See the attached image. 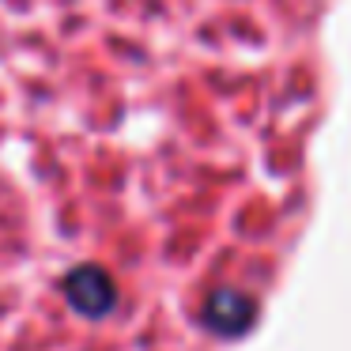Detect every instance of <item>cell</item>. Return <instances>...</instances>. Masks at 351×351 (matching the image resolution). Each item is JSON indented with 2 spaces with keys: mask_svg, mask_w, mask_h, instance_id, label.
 <instances>
[{
  "mask_svg": "<svg viewBox=\"0 0 351 351\" xmlns=\"http://www.w3.org/2000/svg\"><path fill=\"white\" fill-rule=\"evenodd\" d=\"M64 298H69L80 313H87V317H102V313L114 310L117 287H114L106 268L84 265V268H72L69 272V280H64Z\"/></svg>",
  "mask_w": 351,
  "mask_h": 351,
  "instance_id": "6da1fadb",
  "label": "cell"
},
{
  "mask_svg": "<svg viewBox=\"0 0 351 351\" xmlns=\"http://www.w3.org/2000/svg\"><path fill=\"white\" fill-rule=\"evenodd\" d=\"M253 317H257V306H253V298H245L242 291H215L204 306V321L223 336L245 332V328L253 325Z\"/></svg>",
  "mask_w": 351,
  "mask_h": 351,
  "instance_id": "7a4b0ae2",
  "label": "cell"
}]
</instances>
